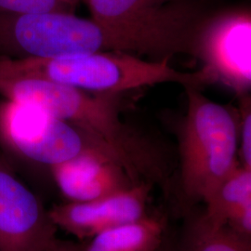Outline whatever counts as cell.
<instances>
[{
  "label": "cell",
  "instance_id": "cell-2",
  "mask_svg": "<svg viewBox=\"0 0 251 251\" xmlns=\"http://www.w3.org/2000/svg\"><path fill=\"white\" fill-rule=\"evenodd\" d=\"M170 58L147 62L132 54L96 52L58 58L0 59V76L34 77L96 94H117L160 83L208 84L206 75L179 72Z\"/></svg>",
  "mask_w": 251,
  "mask_h": 251
},
{
  "label": "cell",
  "instance_id": "cell-10",
  "mask_svg": "<svg viewBox=\"0 0 251 251\" xmlns=\"http://www.w3.org/2000/svg\"><path fill=\"white\" fill-rule=\"evenodd\" d=\"M207 222L251 240V171L238 163L204 202Z\"/></svg>",
  "mask_w": 251,
  "mask_h": 251
},
{
  "label": "cell",
  "instance_id": "cell-3",
  "mask_svg": "<svg viewBox=\"0 0 251 251\" xmlns=\"http://www.w3.org/2000/svg\"><path fill=\"white\" fill-rule=\"evenodd\" d=\"M0 141L19 157L50 168L94 150L117 159L105 144L77 126L10 100L0 104Z\"/></svg>",
  "mask_w": 251,
  "mask_h": 251
},
{
  "label": "cell",
  "instance_id": "cell-13",
  "mask_svg": "<svg viewBox=\"0 0 251 251\" xmlns=\"http://www.w3.org/2000/svg\"><path fill=\"white\" fill-rule=\"evenodd\" d=\"M238 118V146L237 154L239 164L243 168L251 171V98L243 96Z\"/></svg>",
  "mask_w": 251,
  "mask_h": 251
},
{
  "label": "cell",
  "instance_id": "cell-11",
  "mask_svg": "<svg viewBox=\"0 0 251 251\" xmlns=\"http://www.w3.org/2000/svg\"><path fill=\"white\" fill-rule=\"evenodd\" d=\"M179 242L171 251H251V240L227 226L207 222L196 209L188 213Z\"/></svg>",
  "mask_w": 251,
  "mask_h": 251
},
{
  "label": "cell",
  "instance_id": "cell-6",
  "mask_svg": "<svg viewBox=\"0 0 251 251\" xmlns=\"http://www.w3.org/2000/svg\"><path fill=\"white\" fill-rule=\"evenodd\" d=\"M56 232L40 199L0 158V251H47Z\"/></svg>",
  "mask_w": 251,
  "mask_h": 251
},
{
  "label": "cell",
  "instance_id": "cell-9",
  "mask_svg": "<svg viewBox=\"0 0 251 251\" xmlns=\"http://www.w3.org/2000/svg\"><path fill=\"white\" fill-rule=\"evenodd\" d=\"M166 216L150 212L133 223L120 225L84 240L56 237L47 251H156L167 242Z\"/></svg>",
  "mask_w": 251,
  "mask_h": 251
},
{
  "label": "cell",
  "instance_id": "cell-14",
  "mask_svg": "<svg viewBox=\"0 0 251 251\" xmlns=\"http://www.w3.org/2000/svg\"><path fill=\"white\" fill-rule=\"evenodd\" d=\"M156 251H171V247L166 242L159 250H157Z\"/></svg>",
  "mask_w": 251,
  "mask_h": 251
},
{
  "label": "cell",
  "instance_id": "cell-15",
  "mask_svg": "<svg viewBox=\"0 0 251 251\" xmlns=\"http://www.w3.org/2000/svg\"><path fill=\"white\" fill-rule=\"evenodd\" d=\"M63 3H65L66 5H68V6H70V7H72L74 6L78 0H62Z\"/></svg>",
  "mask_w": 251,
  "mask_h": 251
},
{
  "label": "cell",
  "instance_id": "cell-12",
  "mask_svg": "<svg viewBox=\"0 0 251 251\" xmlns=\"http://www.w3.org/2000/svg\"><path fill=\"white\" fill-rule=\"evenodd\" d=\"M70 6L62 0H0V12L41 13L69 11Z\"/></svg>",
  "mask_w": 251,
  "mask_h": 251
},
{
  "label": "cell",
  "instance_id": "cell-1",
  "mask_svg": "<svg viewBox=\"0 0 251 251\" xmlns=\"http://www.w3.org/2000/svg\"><path fill=\"white\" fill-rule=\"evenodd\" d=\"M185 91L188 104L179 129V173L171 196L179 213L187 215L204 204L239 162L238 117L197 87H185Z\"/></svg>",
  "mask_w": 251,
  "mask_h": 251
},
{
  "label": "cell",
  "instance_id": "cell-7",
  "mask_svg": "<svg viewBox=\"0 0 251 251\" xmlns=\"http://www.w3.org/2000/svg\"><path fill=\"white\" fill-rule=\"evenodd\" d=\"M152 187L150 183L141 182L99 199L65 202L49 209V215L57 229L84 240L148 215Z\"/></svg>",
  "mask_w": 251,
  "mask_h": 251
},
{
  "label": "cell",
  "instance_id": "cell-8",
  "mask_svg": "<svg viewBox=\"0 0 251 251\" xmlns=\"http://www.w3.org/2000/svg\"><path fill=\"white\" fill-rule=\"evenodd\" d=\"M54 181L66 202H87L135 185L110 152L89 151L50 167Z\"/></svg>",
  "mask_w": 251,
  "mask_h": 251
},
{
  "label": "cell",
  "instance_id": "cell-4",
  "mask_svg": "<svg viewBox=\"0 0 251 251\" xmlns=\"http://www.w3.org/2000/svg\"><path fill=\"white\" fill-rule=\"evenodd\" d=\"M194 56L203 63L208 83L221 82L240 97L251 88V19L233 11L205 20L198 32Z\"/></svg>",
  "mask_w": 251,
  "mask_h": 251
},
{
  "label": "cell",
  "instance_id": "cell-5",
  "mask_svg": "<svg viewBox=\"0 0 251 251\" xmlns=\"http://www.w3.org/2000/svg\"><path fill=\"white\" fill-rule=\"evenodd\" d=\"M92 19L115 26L138 28L158 35L194 54L205 20L185 0H87Z\"/></svg>",
  "mask_w": 251,
  "mask_h": 251
}]
</instances>
